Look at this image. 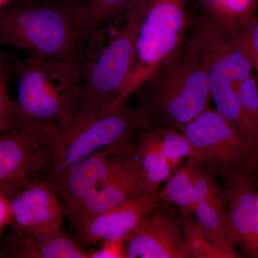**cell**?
I'll return each mask as SVG.
<instances>
[{
    "instance_id": "cell-1",
    "label": "cell",
    "mask_w": 258,
    "mask_h": 258,
    "mask_svg": "<svg viewBox=\"0 0 258 258\" xmlns=\"http://www.w3.org/2000/svg\"><path fill=\"white\" fill-rule=\"evenodd\" d=\"M13 130L49 149L60 129L74 119L85 76V59L27 55L15 60Z\"/></svg>"
},
{
    "instance_id": "cell-2",
    "label": "cell",
    "mask_w": 258,
    "mask_h": 258,
    "mask_svg": "<svg viewBox=\"0 0 258 258\" xmlns=\"http://www.w3.org/2000/svg\"><path fill=\"white\" fill-rule=\"evenodd\" d=\"M149 130L181 129L210 108L208 71L198 45L186 38L135 93Z\"/></svg>"
},
{
    "instance_id": "cell-3",
    "label": "cell",
    "mask_w": 258,
    "mask_h": 258,
    "mask_svg": "<svg viewBox=\"0 0 258 258\" xmlns=\"http://www.w3.org/2000/svg\"><path fill=\"white\" fill-rule=\"evenodd\" d=\"M88 8L36 6L13 0L0 9V48L47 58L86 59Z\"/></svg>"
},
{
    "instance_id": "cell-4",
    "label": "cell",
    "mask_w": 258,
    "mask_h": 258,
    "mask_svg": "<svg viewBox=\"0 0 258 258\" xmlns=\"http://www.w3.org/2000/svg\"><path fill=\"white\" fill-rule=\"evenodd\" d=\"M149 130L137 107L106 108L84 118L74 119L60 129L49 148L50 164L44 179L52 181L80 161L105 149L122 159L139 154L138 136Z\"/></svg>"
},
{
    "instance_id": "cell-5",
    "label": "cell",
    "mask_w": 258,
    "mask_h": 258,
    "mask_svg": "<svg viewBox=\"0 0 258 258\" xmlns=\"http://www.w3.org/2000/svg\"><path fill=\"white\" fill-rule=\"evenodd\" d=\"M149 3V0H135L120 17L122 25L108 43L96 51L86 50L84 79L74 119L104 109L124 89Z\"/></svg>"
},
{
    "instance_id": "cell-6",
    "label": "cell",
    "mask_w": 258,
    "mask_h": 258,
    "mask_svg": "<svg viewBox=\"0 0 258 258\" xmlns=\"http://www.w3.org/2000/svg\"><path fill=\"white\" fill-rule=\"evenodd\" d=\"M191 2L149 0L137 35L130 76L124 89L107 108L125 106L128 98L182 45L193 27L189 12Z\"/></svg>"
},
{
    "instance_id": "cell-7",
    "label": "cell",
    "mask_w": 258,
    "mask_h": 258,
    "mask_svg": "<svg viewBox=\"0 0 258 258\" xmlns=\"http://www.w3.org/2000/svg\"><path fill=\"white\" fill-rule=\"evenodd\" d=\"M193 38L208 71L212 99L219 113L242 134L239 93L244 81L252 76V64L235 37L208 15L194 20Z\"/></svg>"
},
{
    "instance_id": "cell-8",
    "label": "cell",
    "mask_w": 258,
    "mask_h": 258,
    "mask_svg": "<svg viewBox=\"0 0 258 258\" xmlns=\"http://www.w3.org/2000/svg\"><path fill=\"white\" fill-rule=\"evenodd\" d=\"M181 132L193 148L187 162L201 164L220 176L232 172L258 182V164L240 132L212 107L185 125Z\"/></svg>"
},
{
    "instance_id": "cell-9",
    "label": "cell",
    "mask_w": 258,
    "mask_h": 258,
    "mask_svg": "<svg viewBox=\"0 0 258 258\" xmlns=\"http://www.w3.org/2000/svg\"><path fill=\"white\" fill-rule=\"evenodd\" d=\"M125 258H189L179 209L159 203L125 239Z\"/></svg>"
},
{
    "instance_id": "cell-10",
    "label": "cell",
    "mask_w": 258,
    "mask_h": 258,
    "mask_svg": "<svg viewBox=\"0 0 258 258\" xmlns=\"http://www.w3.org/2000/svg\"><path fill=\"white\" fill-rule=\"evenodd\" d=\"M227 194V226L234 249L240 247L241 257L258 258V182L237 173L220 174Z\"/></svg>"
},
{
    "instance_id": "cell-11",
    "label": "cell",
    "mask_w": 258,
    "mask_h": 258,
    "mask_svg": "<svg viewBox=\"0 0 258 258\" xmlns=\"http://www.w3.org/2000/svg\"><path fill=\"white\" fill-rule=\"evenodd\" d=\"M142 157L121 159L105 149L71 166L55 180L47 181L64 208L79 203L115 176L132 166H141Z\"/></svg>"
},
{
    "instance_id": "cell-12",
    "label": "cell",
    "mask_w": 258,
    "mask_h": 258,
    "mask_svg": "<svg viewBox=\"0 0 258 258\" xmlns=\"http://www.w3.org/2000/svg\"><path fill=\"white\" fill-rule=\"evenodd\" d=\"M50 159L49 149L23 132L0 134V190L10 195L42 177Z\"/></svg>"
},
{
    "instance_id": "cell-13",
    "label": "cell",
    "mask_w": 258,
    "mask_h": 258,
    "mask_svg": "<svg viewBox=\"0 0 258 258\" xmlns=\"http://www.w3.org/2000/svg\"><path fill=\"white\" fill-rule=\"evenodd\" d=\"M7 196L15 232L37 235L62 227L66 218L63 205L43 177Z\"/></svg>"
},
{
    "instance_id": "cell-14",
    "label": "cell",
    "mask_w": 258,
    "mask_h": 258,
    "mask_svg": "<svg viewBox=\"0 0 258 258\" xmlns=\"http://www.w3.org/2000/svg\"><path fill=\"white\" fill-rule=\"evenodd\" d=\"M158 191L128 199L85 224L77 232L83 245L125 239L157 208Z\"/></svg>"
},
{
    "instance_id": "cell-15",
    "label": "cell",
    "mask_w": 258,
    "mask_h": 258,
    "mask_svg": "<svg viewBox=\"0 0 258 258\" xmlns=\"http://www.w3.org/2000/svg\"><path fill=\"white\" fill-rule=\"evenodd\" d=\"M140 166H132L97 188L88 197L64 208L66 217L76 232L93 218L134 198L136 181Z\"/></svg>"
},
{
    "instance_id": "cell-16",
    "label": "cell",
    "mask_w": 258,
    "mask_h": 258,
    "mask_svg": "<svg viewBox=\"0 0 258 258\" xmlns=\"http://www.w3.org/2000/svg\"><path fill=\"white\" fill-rule=\"evenodd\" d=\"M4 257L89 258V253L62 227L42 234L13 232L5 247Z\"/></svg>"
},
{
    "instance_id": "cell-17",
    "label": "cell",
    "mask_w": 258,
    "mask_h": 258,
    "mask_svg": "<svg viewBox=\"0 0 258 258\" xmlns=\"http://www.w3.org/2000/svg\"><path fill=\"white\" fill-rule=\"evenodd\" d=\"M139 147L159 154L178 165L184 158L189 161L193 157V148L187 137L175 128L146 131L141 134Z\"/></svg>"
},
{
    "instance_id": "cell-18",
    "label": "cell",
    "mask_w": 258,
    "mask_h": 258,
    "mask_svg": "<svg viewBox=\"0 0 258 258\" xmlns=\"http://www.w3.org/2000/svg\"><path fill=\"white\" fill-rule=\"evenodd\" d=\"M139 152L142 163L137 174L134 198L158 191L160 185L170 178L179 166L157 153L139 148Z\"/></svg>"
},
{
    "instance_id": "cell-19",
    "label": "cell",
    "mask_w": 258,
    "mask_h": 258,
    "mask_svg": "<svg viewBox=\"0 0 258 258\" xmlns=\"http://www.w3.org/2000/svg\"><path fill=\"white\" fill-rule=\"evenodd\" d=\"M203 13L227 30L252 18L258 11V0H198Z\"/></svg>"
},
{
    "instance_id": "cell-20",
    "label": "cell",
    "mask_w": 258,
    "mask_h": 258,
    "mask_svg": "<svg viewBox=\"0 0 258 258\" xmlns=\"http://www.w3.org/2000/svg\"><path fill=\"white\" fill-rule=\"evenodd\" d=\"M159 203L171 204L182 213H194L199 200L187 165L178 168L158 191Z\"/></svg>"
},
{
    "instance_id": "cell-21",
    "label": "cell",
    "mask_w": 258,
    "mask_h": 258,
    "mask_svg": "<svg viewBox=\"0 0 258 258\" xmlns=\"http://www.w3.org/2000/svg\"><path fill=\"white\" fill-rule=\"evenodd\" d=\"M193 215L203 225L210 238L227 258L241 257L231 245L227 226V210L199 202Z\"/></svg>"
},
{
    "instance_id": "cell-22",
    "label": "cell",
    "mask_w": 258,
    "mask_h": 258,
    "mask_svg": "<svg viewBox=\"0 0 258 258\" xmlns=\"http://www.w3.org/2000/svg\"><path fill=\"white\" fill-rule=\"evenodd\" d=\"M242 135L258 164V84L250 76L241 86L240 93Z\"/></svg>"
},
{
    "instance_id": "cell-23",
    "label": "cell",
    "mask_w": 258,
    "mask_h": 258,
    "mask_svg": "<svg viewBox=\"0 0 258 258\" xmlns=\"http://www.w3.org/2000/svg\"><path fill=\"white\" fill-rule=\"evenodd\" d=\"M181 214L183 237L190 258H227L192 213Z\"/></svg>"
},
{
    "instance_id": "cell-24",
    "label": "cell",
    "mask_w": 258,
    "mask_h": 258,
    "mask_svg": "<svg viewBox=\"0 0 258 258\" xmlns=\"http://www.w3.org/2000/svg\"><path fill=\"white\" fill-rule=\"evenodd\" d=\"M199 202L215 205L218 208L227 210L228 194L225 186L217 181L212 171L201 164L187 162Z\"/></svg>"
},
{
    "instance_id": "cell-25",
    "label": "cell",
    "mask_w": 258,
    "mask_h": 258,
    "mask_svg": "<svg viewBox=\"0 0 258 258\" xmlns=\"http://www.w3.org/2000/svg\"><path fill=\"white\" fill-rule=\"evenodd\" d=\"M135 0H91L88 8L90 38L121 16Z\"/></svg>"
},
{
    "instance_id": "cell-26",
    "label": "cell",
    "mask_w": 258,
    "mask_h": 258,
    "mask_svg": "<svg viewBox=\"0 0 258 258\" xmlns=\"http://www.w3.org/2000/svg\"><path fill=\"white\" fill-rule=\"evenodd\" d=\"M255 71L258 84V12L252 18L230 30Z\"/></svg>"
},
{
    "instance_id": "cell-27",
    "label": "cell",
    "mask_w": 258,
    "mask_h": 258,
    "mask_svg": "<svg viewBox=\"0 0 258 258\" xmlns=\"http://www.w3.org/2000/svg\"><path fill=\"white\" fill-rule=\"evenodd\" d=\"M13 70L0 67V134L12 131L14 123V100L10 98L9 83Z\"/></svg>"
},
{
    "instance_id": "cell-28",
    "label": "cell",
    "mask_w": 258,
    "mask_h": 258,
    "mask_svg": "<svg viewBox=\"0 0 258 258\" xmlns=\"http://www.w3.org/2000/svg\"><path fill=\"white\" fill-rule=\"evenodd\" d=\"M89 258H125V239L103 241L101 249L89 253Z\"/></svg>"
},
{
    "instance_id": "cell-29",
    "label": "cell",
    "mask_w": 258,
    "mask_h": 258,
    "mask_svg": "<svg viewBox=\"0 0 258 258\" xmlns=\"http://www.w3.org/2000/svg\"><path fill=\"white\" fill-rule=\"evenodd\" d=\"M36 6H59L67 8H89L91 0H18Z\"/></svg>"
},
{
    "instance_id": "cell-30",
    "label": "cell",
    "mask_w": 258,
    "mask_h": 258,
    "mask_svg": "<svg viewBox=\"0 0 258 258\" xmlns=\"http://www.w3.org/2000/svg\"><path fill=\"white\" fill-rule=\"evenodd\" d=\"M13 220L11 205L9 198L3 192L0 195V235L3 230L11 224Z\"/></svg>"
},
{
    "instance_id": "cell-31",
    "label": "cell",
    "mask_w": 258,
    "mask_h": 258,
    "mask_svg": "<svg viewBox=\"0 0 258 258\" xmlns=\"http://www.w3.org/2000/svg\"><path fill=\"white\" fill-rule=\"evenodd\" d=\"M15 59L12 58L8 54L0 48V67L8 68L12 69L13 62Z\"/></svg>"
},
{
    "instance_id": "cell-32",
    "label": "cell",
    "mask_w": 258,
    "mask_h": 258,
    "mask_svg": "<svg viewBox=\"0 0 258 258\" xmlns=\"http://www.w3.org/2000/svg\"><path fill=\"white\" fill-rule=\"evenodd\" d=\"M12 1H13V0H0V9L5 5L9 4Z\"/></svg>"
},
{
    "instance_id": "cell-33",
    "label": "cell",
    "mask_w": 258,
    "mask_h": 258,
    "mask_svg": "<svg viewBox=\"0 0 258 258\" xmlns=\"http://www.w3.org/2000/svg\"><path fill=\"white\" fill-rule=\"evenodd\" d=\"M3 192H4V191H1V190H0V195H1Z\"/></svg>"
},
{
    "instance_id": "cell-34",
    "label": "cell",
    "mask_w": 258,
    "mask_h": 258,
    "mask_svg": "<svg viewBox=\"0 0 258 258\" xmlns=\"http://www.w3.org/2000/svg\"></svg>"
},
{
    "instance_id": "cell-35",
    "label": "cell",
    "mask_w": 258,
    "mask_h": 258,
    "mask_svg": "<svg viewBox=\"0 0 258 258\" xmlns=\"http://www.w3.org/2000/svg\"><path fill=\"white\" fill-rule=\"evenodd\" d=\"M258 12V11H257Z\"/></svg>"
}]
</instances>
